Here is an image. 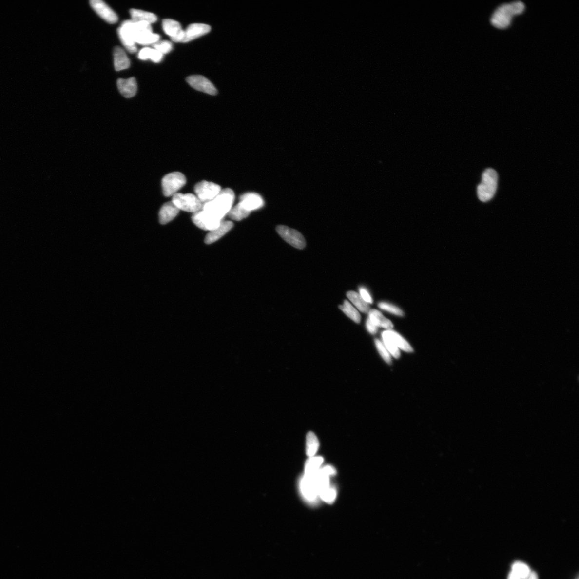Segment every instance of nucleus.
<instances>
[{"instance_id": "cd10ccee", "label": "nucleus", "mask_w": 579, "mask_h": 579, "mask_svg": "<svg viewBox=\"0 0 579 579\" xmlns=\"http://www.w3.org/2000/svg\"><path fill=\"white\" fill-rule=\"evenodd\" d=\"M513 573L520 579H527L532 571L530 567L525 563L521 561H516L512 565Z\"/></svg>"}, {"instance_id": "2eb2a0df", "label": "nucleus", "mask_w": 579, "mask_h": 579, "mask_svg": "<svg viewBox=\"0 0 579 579\" xmlns=\"http://www.w3.org/2000/svg\"><path fill=\"white\" fill-rule=\"evenodd\" d=\"M211 30V26L201 23L190 25L185 30V36L182 42H188L194 40L209 33Z\"/></svg>"}, {"instance_id": "5701e85b", "label": "nucleus", "mask_w": 579, "mask_h": 579, "mask_svg": "<svg viewBox=\"0 0 579 579\" xmlns=\"http://www.w3.org/2000/svg\"><path fill=\"white\" fill-rule=\"evenodd\" d=\"M324 462V459L321 457H313L309 458L305 465V474L306 476H315L318 474L322 464Z\"/></svg>"}, {"instance_id": "0eeeda50", "label": "nucleus", "mask_w": 579, "mask_h": 579, "mask_svg": "<svg viewBox=\"0 0 579 579\" xmlns=\"http://www.w3.org/2000/svg\"><path fill=\"white\" fill-rule=\"evenodd\" d=\"M221 191L218 185L206 181L199 182L194 188L196 196L203 204L212 200Z\"/></svg>"}, {"instance_id": "58836bf2", "label": "nucleus", "mask_w": 579, "mask_h": 579, "mask_svg": "<svg viewBox=\"0 0 579 579\" xmlns=\"http://www.w3.org/2000/svg\"><path fill=\"white\" fill-rule=\"evenodd\" d=\"M527 579H539L537 573L535 572H532Z\"/></svg>"}, {"instance_id": "c9c22d12", "label": "nucleus", "mask_w": 579, "mask_h": 579, "mask_svg": "<svg viewBox=\"0 0 579 579\" xmlns=\"http://www.w3.org/2000/svg\"><path fill=\"white\" fill-rule=\"evenodd\" d=\"M163 58V54L161 53L154 48H151L150 51L149 59H150L152 61L155 63H159L162 60Z\"/></svg>"}, {"instance_id": "c85d7f7f", "label": "nucleus", "mask_w": 579, "mask_h": 579, "mask_svg": "<svg viewBox=\"0 0 579 579\" xmlns=\"http://www.w3.org/2000/svg\"><path fill=\"white\" fill-rule=\"evenodd\" d=\"M250 212L247 211L239 202L237 205L231 209L228 214L231 218L235 220V221H240L248 217Z\"/></svg>"}, {"instance_id": "412c9836", "label": "nucleus", "mask_w": 579, "mask_h": 579, "mask_svg": "<svg viewBox=\"0 0 579 579\" xmlns=\"http://www.w3.org/2000/svg\"><path fill=\"white\" fill-rule=\"evenodd\" d=\"M130 14L132 20L135 22H147L151 24L157 20L156 15L141 10L132 9Z\"/></svg>"}, {"instance_id": "aec40b11", "label": "nucleus", "mask_w": 579, "mask_h": 579, "mask_svg": "<svg viewBox=\"0 0 579 579\" xmlns=\"http://www.w3.org/2000/svg\"><path fill=\"white\" fill-rule=\"evenodd\" d=\"M368 319L378 327H382L387 330L393 328V325L391 322L385 318L382 313L377 309H371L369 311Z\"/></svg>"}, {"instance_id": "4be33fe9", "label": "nucleus", "mask_w": 579, "mask_h": 579, "mask_svg": "<svg viewBox=\"0 0 579 579\" xmlns=\"http://www.w3.org/2000/svg\"><path fill=\"white\" fill-rule=\"evenodd\" d=\"M159 39V35L154 34L153 31L138 32L135 35L136 44L142 45L154 44Z\"/></svg>"}, {"instance_id": "e433bc0d", "label": "nucleus", "mask_w": 579, "mask_h": 579, "mask_svg": "<svg viewBox=\"0 0 579 579\" xmlns=\"http://www.w3.org/2000/svg\"><path fill=\"white\" fill-rule=\"evenodd\" d=\"M366 327L367 331L370 334H375L377 333L378 327L373 324L368 319L367 320Z\"/></svg>"}, {"instance_id": "4c0bfd02", "label": "nucleus", "mask_w": 579, "mask_h": 579, "mask_svg": "<svg viewBox=\"0 0 579 579\" xmlns=\"http://www.w3.org/2000/svg\"><path fill=\"white\" fill-rule=\"evenodd\" d=\"M150 50V48H149V47H145V48H142V49L140 51H139V52L138 53V58L140 59V60H148V59H149V55Z\"/></svg>"}, {"instance_id": "9d476101", "label": "nucleus", "mask_w": 579, "mask_h": 579, "mask_svg": "<svg viewBox=\"0 0 579 579\" xmlns=\"http://www.w3.org/2000/svg\"><path fill=\"white\" fill-rule=\"evenodd\" d=\"M187 82L192 88L209 95H215L217 90L207 78L201 75H192L188 77Z\"/></svg>"}, {"instance_id": "2f4dec72", "label": "nucleus", "mask_w": 579, "mask_h": 579, "mask_svg": "<svg viewBox=\"0 0 579 579\" xmlns=\"http://www.w3.org/2000/svg\"><path fill=\"white\" fill-rule=\"evenodd\" d=\"M378 307L383 310L389 313L399 316L404 315V312L396 306L385 302H381L378 304Z\"/></svg>"}, {"instance_id": "9b49d317", "label": "nucleus", "mask_w": 579, "mask_h": 579, "mask_svg": "<svg viewBox=\"0 0 579 579\" xmlns=\"http://www.w3.org/2000/svg\"><path fill=\"white\" fill-rule=\"evenodd\" d=\"M316 475L312 477L304 476L300 482V490L302 495L306 500L309 502L315 501L319 496L318 487L316 481Z\"/></svg>"}, {"instance_id": "7ed1b4c3", "label": "nucleus", "mask_w": 579, "mask_h": 579, "mask_svg": "<svg viewBox=\"0 0 579 579\" xmlns=\"http://www.w3.org/2000/svg\"><path fill=\"white\" fill-rule=\"evenodd\" d=\"M498 175L493 169L485 170L482 174L481 183L477 187V195L482 202H487L495 196L498 186Z\"/></svg>"}, {"instance_id": "473e14b6", "label": "nucleus", "mask_w": 579, "mask_h": 579, "mask_svg": "<svg viewBox=\"0 0 579 579\" xmlns=\"http://www.w3.org/2000/svg\"><path fill=\"white\" fill-rule=\"evenodd\" d=\"M375 344L376 346L380 355L384 359V361L388 364H391V358L390 353L387 350V348H386L383 343L377 339L375 340Z\"/></svg>"}, {"instance_id": "20e7f679", "label": "nucleus", "mask_w": 579, "mask_h": 579, "mask_svg": "<svg viewBox=\"0 0 579 579\" xmlns=\"http://www.w3.org/2000/svg\"><path fill=\"white\" fill-rule=\"evenodd\" d=\"M173 202L179 210L194 213L201 211L203 205L196 196L192 194L176 193L173 196Z\"/></svg>"}, {"instance_id": "ea45409f", "label": "nucleus", "mask_w": 579, "mask_h": 579, "mask_svg": "<svg viewBox=\"0 0 579 579\" xmlns=\"http://www.w3.org/2000/svg\"><path fill=\"white\" fill-rule=\"evenodd\" d=\"M507 579H520L517 576L515 575L512 571L509 573Z\"/></svg>"}, {"instance_id": "f704fd0d", "label": "nucleus", "mask_w": 579, "mask_h": 579, "mask_svg": "<svg viewBox=\"0 0 579 579\" xmlns=\"http://www.w3.org/2000/svg\"><path fill=\"white\" fill-rule=\"evenodd\" d=\"M359 294L360 295V296L364 301L367 304L373 303V299L371 295L366 287H361L359 288Z\"/></svg>"}, {"instance_id": "b1692460", "label": "nucleus", "mask_w": 579, "mask_h": 579, "mask_svg": "<svg viewBox=\"0 0 579 579\" xmlns=\"http://www.w3.org/2000/svg\"><path fill=\"white\" fill-rule=\"evenodd\" d=\"M387 334L393 340L395 345L398 347L400 349L407 352H411L413 351L412 347L409 345L403 337L398 332L392 330H387L385 331Z\"/></svg>"}, {"instance_id": "a878e982", "label": "nucleus", "mask_w": 579, "mask_h": 579, "mask_svg": "<svg viewBox=\"0 0 579 579\" xmlns=\"http://www.w3.org/2000/svg\"><path fill=\"white\" fill-rule=\"evenodd\" d=\"M319 447V440L312 432H309L307 436V454L309 458L314 457Z\"/></svg>"}, {"instance_id": "f3484780", "label": "nucleus", "mask_w": 579, "mask_h": 579, "mask_svg": "<svg viewBox=\"0 0 579 579\" xmlns=\"http://www.w3.org/2000/svg\"><path fill=\"white\" fill-rule=\"evenodd\" d=\"M117 85L120 93L127 98L133 97L137 93V82L134 77L127 79H119L117 81Z\"/></svg>"}, {"instance_id": "ddd939ff", "label": "nucleus", "mask_w": 579, "mask_h": 579, "mask_svg": "<svg viewBox=\"0 0 579 579\" xmlns=\"http://www.w3.org/2000/svg\"><path fill=\"white\" fill-rule=\"evenodd\" d=\"M162 25L165 33L170 37L172 40L175 42H182L184 39L185 30L182 29L178 21L172 19H165L163 20Z\"/></svg>"}, {"instance_id": "72a5a7b5", "label": "nucleus", "mask_w": 579, "mask_h": 579, "mask_svg": "<svg viewBox=\"0 0 579 579\" xmlns=\"http://www.w3.org/2000/svg\"><path fill=\"white\" fill-rule=\"evenodd\" d=\"M153 46L154 49L159 51L163 54V55L169 53L173 50V45H172L170 42L168 41L157 42L155 43Z\"/></svg>"}, {"instance_id": "7c9ffc66", "label": "nucleus", "mask_w": 579, "mask_h": 579, "mask_svg": "<svg viewBox=\"0 0 579 579\" xmlns=\"http://www.w3.org/2000/svg\"><path fill=\"white\" fill-rule=\"evenodd\" d=\"M336 491L334 488L329 486L321 490L319 493V496L324 502L328 503L333 502L336 498Z\"/></svg>"}, {"instance_id": "1a4fd4ad", "label": "nucleus", "mask_w": 579, "mask_h": 579, "mask_svg": "<svg viewBox=\"0 0 579 579\" xmlns=\"http://www.w3.org/2000/svg\"><path fill=\"white\" fill-rule=\"evenodd\" d=\"M277 233L289 244L295 248L303 249L306 246L305 238L302 233L298 231L284 225H279L276 228Z\"/></svg>"}, {"instance_id": "dca6fc26", "label": "nucleus", "mask_w": 579, "mask_h": 579, "mask_svg": "<svg viewBox=\"0 0 579 579\" xmlns=\"http://www.w3.org/2000/svg\"><path fill=\"white\" fill-rule=\"evenodd\" d=\"M233 227V224L232 222L223 221L216 228L211 231L207 235L205 240V243L207 244H211L216 242L227 234Z\"/></svg>"}, {"instance_id": "c756f323", "label": "nucleus", "mask_w": 579, "mask_h": 579, "mask_svg": "<svg viewBox=\"0 0 579 579\" xmlns=\"http://www.w3.org/2000/svg\"><path fill=\"white\" fill-rule=\"evenodd\" d=\"M382 337L383 344L390 355L395 358H399L400 356L399 348L395 345L391 338L386 334L385 331L382 333Z\"/></svg>"}, {"instance_id": "4468645a", "label": "nucleus", "mask_w": 579, "mask_h": 579, "mask_svg": "<svg viewBox=\"0 0 579 579\" xmlns=\"http://www.w3.org/2000/svg\"><path fill=\"white\" fill-rule=\"evenodd\" d=\"M239 203L250 212L260 209L264 205L262 197L255 193H246L241 195Z\"/></svg>"}, {"instance_id": "423d86ee", "label": "nucleus", "mask_w": 579, "mask_h": 579, "mask_svg": "<svg viewBox=\"0 0 579 579\" xmlns=\"http://www.w3.org/2000/svg\"><path fill=\"white\" fill-rule=\"evenodd\" d=\"M118 36L122 44L130 53H135L137 50L136 44L134 39V21L128 20L123 21L121 26L117 29Z\"/></svg>"}, {"instance_id": "6e6552de", "label": "nucleus", "mask_w": 579, "mask_h": 579, "mask_svg": "<svg viewBox=\"0 0 579 579\" xmlns=\"http://www.w3.org/2000/svg\"><path fill=\"white\" fill-rule=\"evenodd\" d=\"M192 220L197 227L209 232L216 228L223 221V219L214 216L203 209L194 213Z\"/></svg>"}, {"instance_id": "f8f14e48", "label": "nucleus", "mask_w": 579, "mask_h": 579, "mask_svg": "<svg viewBox=\"0 0 579 579\" xmlns=\"http://www.w3.org/2000/svg\"><path fill=\"white\" fill-rule=\"evenodd\" d=\"M91 7L100 18L110 24H115L118 20L116 13L108 5L101 0H91L90 2Z\"/></svg>"}, {"instance_id": "6ab92c4d", "label": "nucleus", "mask_w": 579, "mask_h": 579, "mask_svg": "<svg viewBox=\"0 0 579 579\" xmlns=\"http://www.w3.org/2000/svg\"><path fill=\"white\" fill-rule=\"evenodd\" d=\"M114 65L116 71H121L130 66V60L126 52L119 46L114 48Z\"/></svg>"}, {"instance_id": "393cba45", "label": "nucleus", "mask_w": 579, "mask_h": 579, "mask_svg": "<svg viewBox=\"0 0 579 579\" xmlns=\"http://www.w3.org/2000/svg\"><path fill=\"white\" fill-rule=\"evenodd\" d=\"M347 295L348 299L350 300L352 303L361 312L364 313H367L371 310L370 309L369 304L365 302L360 296V295L357 292L350 291H348Z\"/></svg>"}, {"instance_id": "f257e3e1", "label": "nucleus", "mask_w": 579, "mask_h": 579, "mask_svg": "<svg viewBox=\"0 0 579 579\" xmlns=\"http://www.w3.org/2000/svg\"><path fill=\"white\" fill-rule=\"evenodd\" d=\"M524 9L525 5L521 1L502 4L493 13L491 23L498 29H506L511 25L514 16L522 14Z\"/></svg>"}, {"instance_id": "f03ea898", "label": "nucleus", "mask_w": 579, "mask_h": 579, "mask_svg": "<svg viewBox=\"0 0 579 579\" xmlns=\"http://www.w3.org/2000/svg\"><path fill=\"white\" fill-rule=\"evenodd\" d=\"M234 197V193L232 189L222 190L212 200L204 203L202 209L223 219L232 208Z\"/></svg>"}, {"instance_id": "a211bd4d", "label": "nucleus", "mask_w": 579, "mask_h": 579, "mask_svg": "<svg viewBox=\"0 0 579 579\" xmlns=\"http://www.w3.org/2000/svg\"><path fill=\"white\" fill-rule=\"evenodd\" d=\"M179 209L173 201L166 203L161 208L159 213V222L162 224H166L173 220L179 212Z\"/></svg>"}, {"instance_id": "bb28decb", "label": "nucleus", "mask_w": 579, "mask_h": 579, "mask_svg": "<svg viewBox=\"0 0 579 579\" xmlns=\"http://www.w3.org/2000/svg\"><path fill=\"white\" fill-rule=\"evenodd\" d=\"M340 309L343 311L348 318H350L356 323L359 324L361 320V316L358 312L356 309L353 307V305L347 300H346L344 303L339 307Z\"/></svg>"}, {"instance_id": "39448f33", "label": "nucleus", "mask_w": 579, "mask_h": 579, "mask_svg": "<svg viewBox=\"0 0 579 579\" xmlns=\"http://www.w3.org/2000/svg\"><path fill=\"white\" fill-rule=\"evenodd\" d=\"M186 183L185 176L179 172L170 173L166 175L162 181L163 192L164 196H174L176 192L185 186Z\"/></svg>"}]
</instances>
